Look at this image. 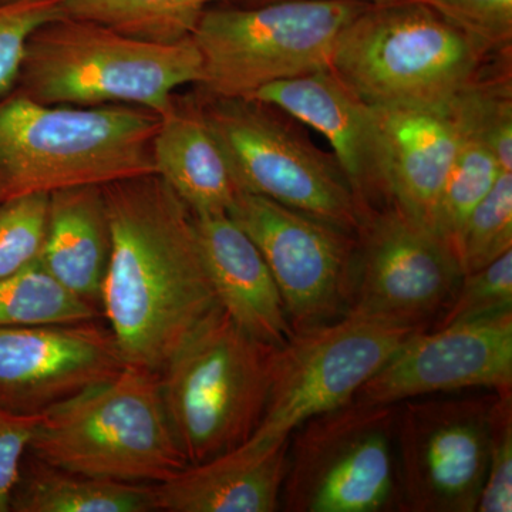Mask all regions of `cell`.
Here are the masks:
<instances>
[{
  "label": "cell",
  "mask_w": 512,
  "mask_h": 512,
  "mask_svg": "<svg viewBox=\"0 0 512 512\" xmlns=\"http://www.w3.org/2000/svg\"><path fill=\"white\" fill-rule=\"evenodd\" d=\"M111 252L101 313L127 365L160 373L220 308L194 214L157 174L103 185Z\"/></svg>",
  "instance_id": "6da1fadb"
},
{
  "label": "cell",
  "mask_w": 512,
  "mask_h": 512,
  "mask_svg": "<svg viewBox=\"0 0 512 512\" xmlns=\"http://www.w3.org/2000/svg\"><path fill=\"white\" fill-rule=\"evenodd\" d=\"M157 127L140 107L52 106L13 89L0 96V205L156 174Z\"/></svg>",
  "instance_id": "7a4b0ae2"
},
{
  "label": "cell",
  "mask_w": 512,
  "mask_h": 512,
  "mask_svg": "<svg viewBox=\"0 0 512 512\" xmlns=\"http://www.w3.org/2000/svg\"><path fill=\"white\" fill-rule=\"evenodd\" d=\"M201 82L192 37L161 45L66 15L29 37L15 89L52 106L121 104L161 116L178 89Z\"/></svg>",
  "instance_id": "3957f363"
},
{
  "label": "cell",
  "mask_w": 512,
  "mask_h": 512,
  "mask_svg": "<svg viewBox=\"0 0 512 512\" xmlns=\"http://www.w3.org/2000/svg\"><path fill=\"white\" fill-rule=\"evenodd\" d=\"M28 454L123 483L161 484L190 466L165 410L160 373L134 365L40 414Z\"/></svg>",
  "instance_id": "277c9868"
},
{
  "label": "cell",
  "mask_w": 512,
  "mask_h": 512,
  "mask_svg": "<svg viewBox=\"0 0 512 512\" xmlns=\"http://www.w3.org/2000/svg\"><path fill=\"white\" fill-rule=\"evenodd\" d=\"M487 46L416 0L372 3L340 33L330 70L372 107H450Z\"/></svg>",
  "instance_id": "5b68a950"
},
{
  "label": "cell",
  "mask_w": 512,
  "mask_h": 512,
  "mask_svg": "<svg viewBox=\"0 0 512 512\" xmlns=\"http://www.w3.org/2000/svg\"><path fill=\"white\" fill-rule=\"evenodd\" d=\"M279 349L239 328L220 306L171 356L160 372L161 394L190 466L251 439L265 414Z\"/></svg>",
  "instance_id": "8992f818"
},
{
  "label": "cell",
  "mask_w": 512,
  "mask_h": 512,
  "mask_svg": "<svg viewBox=\"0 0 512 512\" xmlns=\"http://www.w3.org/2000/svg\"><path fill=\"white\" fill-rule=\"evenodd\" d=\"M372 3L272 0L255 8H208L192 40L205 96L249 99L268 84L330 69L340 33Z\"/></svg>",
  "instance_id": "52a82bcc"
},
{
  "label": "cell",
  "mask_w": 512,
  "mask_h": 512,
  "mask_svg": "<svg viewBox=\"0 0 512 512\" xmlns=\"http://www.w3.org/2000/svg\"><path fill=\"white\" fill-rule=\"evenodd\" d=\"M198 103L237 191L357 235L363 214L335 157L313 146L279 110L252 99L205 96Z\"/></svg>",
  "instance_id": "ba28073f"
},
{
  "label": "cell",
  "mask_w": 512,
  "mask_h": 512,
  "mask_svg": "<svg viewBox=\"0 0 512 512\" xmlns=\"http://www.w3.org/2000/svg\"><path fill=\"white\" fill-rule=\"evenodd\" d=\"M399 407L355 400L293 431L281 498L291 512L400 510Z\"/></svg>",
  "instance_id": "9c48e42d"
},
{
  "label": "cell",
  "mask_w": 512,
  "mask_h": 512,
  "mask_svg": "<svg viewBox=\"0 0 512 512\" xmlns=\"http://www.w3.org/2000/svg\"><path fill=\"white\" fill-rule=\"evenodd\" d=\"M423 329L348 315L295 332L279 349L265 414L249 440L262 446L284 443L306 421L352 402Z\"/></svg>",
  "instance_id": "30bf717a"
},
{
  "label": "cell",
  "mask_w": 512,
  "mask_h": 512,
  "mask_svg": "<svg viewBox=\"0 0 512 512\" xmlns=\"http://www.w3.org/2000/svg\"><path fill=\"white\" fill-rule=\"evenodd\" d=\"M271 269L293 332L345 318L356 278V235L238 191L228 211Z\"/></svg>",
  "instance_id": "8fae6325"
},
{
  "label": "cell",
  "mask_w": 512,
  "mask_h": 512,
  "mask_svg": "<svg viewBox=\"0 0 512 512\" xmlns=\"http://www.w3.org/2000/svg\"><path fill=\"white\" fill-rule=\"evenodd\" d=\"M494 394L409 402L397 413L400 510L474 512L490 458Z\"/></svg>",
  "instance_id": "7c38bea8"
},
{
  "label": "cell",
  "mask_w": 512,
  "mask_h": 512,
  "mask_svg": "<svg viewBox=\"0 0 512 512\" xmlns=\"http://www.w3.org/2000/svg\"><path fill=\"white\" fill-rule=\"evenodd\" d=\"M356 239L348 315L429 328L427 322L447 308L463 278L446 242L394 205L369 215Z\"/></svg>",
  "instance_id": "4fadbf2b"
},
{
  "label": "cell",
  "mask_w": 512,
  "mask_h": 512,
  "mask_svg": "<svg viewBox=\"0 0 512 512\" xmlns=\"http://www.w3.org/2000/svg\"><path fill=\"white\" fill-rule=\"evenodd\" d=\"M512 390V311L410 336L353 400L370 406L440 392Z\"/></svg>",
  "instance_id": "5bb4252c"
},
{
  "label": "cell",
  "mask_w": 512,
  "mask_h": 512,
  "mask_svg": "<svg viewBox=\"0 0 512 512\" xmlns=\"http://www.w3.org/2000/svg\"><path fill=\"white\" fill-rule=\"evenodd\" d=\"M126 365L109 326L97 320L0 328V409L42 414Z\"/></svg>",
  "instance_id": "9a60e30c"
},
{
  "label": "cell",
  "mask_w": 512,
  "mask_h": 512,
  "mask_svg": "<svg viewBox=\"0 0 512 512\" xmlns=\"http://www.w3.org/2000/svg\"><path fill=\"white\" fill-rule=\"evenodd\" d=\"M249 99L301 121L329 141L363 221L392 205L384 181L375 113L332 70L268 84Z\"/></svg>",
  "instance_id": "2e32d148"
},
{
  "label": "cell",
  "mask_w": 512,
  "mask_h": 512,
  "mask_svg": "<svg viewBox=\"0 0 512 512\" xmlns=\"http://www.w3.org/2000/svg\"><path fill=\"white\" fill-rule=\"evenodd\" d=\"M372 109L390 202L434 232L441 192L460 143V127L453 109L451 106Z\"/></svg>",
  "instance_id": "e0dca14e"
},
{
  "label": "cell",
  "mask_w": 512,
  "mask_h": 512,
  "mask_svg": "<svg viewBox=\"0 0 512 512\" xmlns=\"http://www.w3.org/2000/svg\"><path fill=\"white\" fill-rule=\"evenodd\" d=\"M202 259L222 311L262 342L285 346L295 335L274 275L247 232L220 214L194 215Z\"/></svg>",
  "instance_id": "ac0fdd59"
},
{
  "label": "cell",
  "mask_w": 512,
  "mask_h": 512,
  "mask_svg": "<svg viewBox=\"0 0 512 512\" xmlns=\"http://www.w3.org/2000/svg\"><path fill=\"white\" fill-rule=\"evenodd\" d=\"M289 440L242 446L191 464L177 476L156 484L158 511L274 512L281 507L288 471Z\"/></svg>",
  "instance_id": "d6986e66"
},
{
  "label": "cell",
  "mask_w": 512,
  "mask_h": 512,
  "mask_svg": "<svg viewBox=\"0 0 512 512\" xmlns=\"http://www.w3.org/2000/svg\"><path fill=\"white\" fill-rule=\"evenodd\" d=\"M111 229L103 185L52 192L40 262L60 284L101 311Z\"/></svg>",
  "instance_id": "ffe728a7"
},
{
  "label": "cell",
  "mask_w": 512,
  "mask_h": 512,
  "mask_svg": "<svg viewBox=\"0 0 512 512\" xmlns=\"http://www.w3.org/2000/svg\"><path fill=\"white\" fill-rule=\"evenodd\" d=\"M151 151L156 174L192 214L229 211L238 191L198 100L175 96L173 106L158 116Z\"/></svg>",
  "instance_id": "44dd1931"
},
{
  "label": "cell",
  "mask_w": 512,
  "mask_h": 512,
  "mask_svg": "<svg viewBox=\"0 0 512 512\" xmlns=\"http://www.w3.org/2000/svg\"><path fill=\"white\" fill-rule=\"evenodd\" d=\"M10 511L153 512L158 511L156 484L84 476L49 466L28 454Z\"/></svg>",
  "instance_id": "7402d4cb"
},
{
  "label": "cell",
  "mask_w": 512,
  "mask_h": 512,
  "mask_svg": "<svg viewBox=\"0 0 512 512\" xmlns=\"http://www.w3.org/2000/svg\"><path fill=\"white\" fill-rule=\"evenodd\" d=\"M67 15L90 20L144 42L190 39L202 13L220 0H62Z\"/></svg>",
  "instance_id": "603a6c76"
},
{
  "label": "cell",
  "mask_w": 512,
  "mask_h": 512,
  "mask_svg": "<svg viewBox=\"0 0 512 512\" xmlns=\"http://www.w3.org/2000/svg\"><path fill=\"white\" fill-rule=\"evenodd\" d=\"M460 127V143L437 207L434 232L457 256L461 232L474 208L503 173L483 134L451 104Z\"/></svg>",
  "instance_id": "cb8c5ba5"
},
{
  "label": "cell",
  "mask_w": 512,
  "mask_h": 512,
  "mask_svg": "<svg viewBox=\"0 0 512 512\" xmlns=\"http://www.w3.org/2000/svg\"><path fill=\"white\" fill-rule=\"evenodd\" d=\"M100 309L69 291L40 259L0 281V328L99 320Z\"/></svg>",
  "instance_id": "d4e9b609"
},
{
  "label": "cell",
  "mask_w": 512,
  "mask_h": 512,
  "mask_svg": "<svg viewBox=\"0 0 512 512\" xmlns=\"http://www.w3.org/2000/svg\"><path fill=\"white\" fill-rule=\"evenodd\" d=\"M512 251V171H503L474 208L457 249L463 275L484 268Z\"/></svg>",
  "instance_id": "484cf974"
},
{
  "label": "cell",
  "mask_w": 512,
  "mask_h": 512,
  "mask_svg": "<svg viewBox=\"0 0 512 512\" xmlns=\"http://www.w3.org/2000/svg\"><path fill=\"white\" fill-rule=\"evenodd\" d=\"M47 202L49 195L36 194L0 205V281L40 258Z\"/></svg>",
  "instance_id": "4316f807"
},
{
  "label": "cell",
  "mask_w": 512,
  "mask_h": 512,
  "mask_svg": "<svg viewBox=\"0 0 512 512\" xmlns=\"http://www.w3.org/2000/svg\"><path fill=\"white\" fill-rule=\"evenodd\" d=\"M512 311V251L463 275L456 295L433 329Z\"/></svg>",
  "instance_id": "83f0119b"
},
{
  "label": "cell",
  "mask_w": 512,
  "mask_h": 512,
  "mask_svg": "<svg viewBox=\"0 0 512 512\" xmlns=\"http://www.w3.org/2000/svg\"><path fill=\"white\" fill-rule=\"evenodd\" d=\"M66 15L62 0H18L0 5V96L15 89L33 32Z\"/></svg>",
  "instance_id": "f1b7e54d"
},
{
  "label": "cell",
  "mask_w": 512,
  "mask_h": 512,
  "mask_svg": "<svg viewBox=\"0 0 512 512\" xmlns=\"http://www.w3.org/2000/svg\"><path fill=\"white\" fill-rule=\"evenodd\" d=\"M476 511H512V390L495 392L490 458Z\"/></svg>",
  "instance_id": "f546056e"
},
{
  "label": "cell",
  "mask_w": 512,
  "mask_h": 512,
  "mask_svg": "<svg viewBox=\"0 0 512 512\" xmlns=\"http://www.w3.org/2000/svg\"><path fill=\"white\" fill-rule=\"evenodd\" d=\"M441 18L483 43L488 49L505 46L512 37V0H416Z\"/></svg>",
  "instance_id": "4dcf8cb0"
},
{
  "label": "cell",
  "mask_w": 512,
  "mask_h": 512,
  "mask_svg": "<svg viewBox=\"0 0 512 512\" xmlns=\"http://www.w3.org/2000/svg\"><path fill=\"white\" fill-rule=\"evenodd\" d=\"M40 414L10 413L0 409V512H10V501L28 456Z\"/></svg>",
  "instance_id": "1f68e13d"
},
{
  "label": "cell",
  "mask_w": 512,
  "mask_h": 512,
  "mask_svg": "<svg viewBox=\"0 0 512 512\" xmlns=\"http://www.w3.org/2000/svg\"><path fill=\"white\" fill-rule=\"evenodd\" d=\"M261 3L272 2V0H259ZM365 2L369 3H389V2H399V0H365Z\"/></svg>",
  "instance_id": "d6a6232c"
},
{
  "label": "cell",
  "mask_w": 512,
  "mask_h": 512,
  "mask_svg": "<svg viewBox=\"0 0 512 512\" xmlns=\"http://www.w3.org/2000/svg\"><path fill=\"white\" fill-rule=\"evenodd\" d=\"M18 2V0H0V5H8V3Z\"/></svg>",
  "instance_id": "836d02e7"
}]
</instances>
